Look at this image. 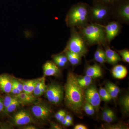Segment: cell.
I'll use <instances>...</instances> for the list:
<instances>
[{
    "label": "cell",
    "instance_id": "277c9868",
    "mask_svg": "<svg viewBox=\"0 0 129 129\" xmlns=\"http://www.w3.org/2000/svg\"><path fill=\"white\" fill-rule=\"evenodd\" d=\"M71 36L67 43L65 50L84 56L88 52L87 44L80 32H77L75 28H72Z\"/></svg>",
    "mask_w": 129,
    "mask_h": 129
},
{
    "label": "cell",
    "instance_id": "f35d334b",
    "mask_svg": "<svg viewBox=\"0 0 129 129\" xmlns=\"http://www.w3.org/2000/svg\"><path fill=\"white\" fill-rule=\"evenodd\" d=\"M74 129H87L88 128L83 124H79L75 125L74 127Z\"/></svg>",
    "mask_w": 129,
    "mask_h": 129
},
{
    "label": "cell",
    "instance_id": "d6986e66",
    "mask_svg": "<svg viewBox=\"0 0 129 129\" xmlns=\"http://www.w3.org/2000/svg\"><path fill=\"white\" fill-rule=\"evenodd\" d=\"M60 85L58 84L53 83L47 86L45 92L48 101L51 103H53L54 97Z\"/></svg>",
    "mask_w": 129,
    "mask_h": 129
},
{
    "label": "cell",
    "instance_id": "7402d4cb",
    "mask_svg": "<svg viewBox=\"0 0 129 129\" xmlns=\"http://www.w3.org/2000/svg\"><path fill=\"white\" fill-rule=\"evenodd\" d=\"M119 103L122 111L125 114H128L129 112V95L128 92L122 96L119 100Z\"/></svg>",
    "mask_w": 129,
    "mask_h": 129
},
{
    "label": "cell",
    "instance_id": "52a82bcc",
    "mask_svg": "<svg viewBox=\"0 0 129 129\" xmlns=\"http://www.w3.org/2000/svg\"><path fill=\"white\" fill-rule=\"evenodd\" d=\"M31 111L35 117L42 120L47 119L52 113L50 107L44 103L34 105L31 108Z\"/></svg>",
    "mask_w": 129,
    "mask_h": 129
},
{
    "label": "cell",
    "instance_id": "ba28073f",
    "mask_svg": "<svg viewBox=\"0 0 129 129\" xmlns=\"http://www.w3.org/2000/svg\"><path fill=\"white\" fill-rule=\"evenodd\" d=\"M100 24L105 30L107 41L109 44L119 34L121 28L120 24L118 22L116 21L110 22L107 25Z\"/></svg>",
    "mask_w": 129,
    "mask_h": 129
},
{
    "label": "cell",
    "instance_id": "9c48e42d",
    "mask_svg": "<svg viewBox=\"0 0 129 129\" xmlns=\"http://www.w3.org/2000/svg\"><path fill=\"white\" fill-rule=\"evenodd\" d=\"M13 121L18 126L26 125L34 122L31 114L25 110H21L16 113L13 116Z\"/></svg>",
    "mask_w": 129,
    "mask_h": 129
},
{
    "label": "cell",
    "instance_id": "ee69618b",
    "mask_svg": "<svg viewBox=\"0 0 129 129\" xmlns=\"http://www.w3.org/2000/svg\"><path fill=\"white\" fill-rule=\"evenodd\" d=\"M52 128L53 129H61V127L58 126L57 124H55L52 123L51 124Z\"/></svg>",
    "mask_w": 129,
    "mask_h": 129
},
{
    "label": "cell",
    "instance_id": "83f0119b",
    "mask_svg": "<svg viewBox=\"0 0 129 129\" xmlns=\"http://www.w3.org/2000/svg\"><path fill=\"white\" fill-rule=\"evenodd\" d=\"M45 77H42L41 79L38 81L33 91V94L35 96H39L42 95L41 93V88L43 83L45 82Z\"/></svg>",
    "mask_w": 129,
    "mask_h": 129
},
{
    "label": "cell",
    "instance_id": "5bb4252c",
    "mask_svg": "<svg viewBox=\"0 0 129 129\" xmlns=\"http://www.w3.org/2000/svg\"><path fill=\"white\" fill-rule=\"evenodd\" d=\"M113 76L118 79L124 78L128 74L127 68L121 64H117L114 66L112 70Z\"/></svg>",
    "mask_w": 129,
    "mask_h": 129
},
{
    "label": "cell",
    "instance_id": "836d02e7",
    "mask_svg": "<svg viewBox=\"0 0 129 129\" xmlns=\"http://www.w3.org/2000/svg\"><path fill=\"white\" fill-rule=\"evenodd\" d=\"M12 83L15 85L21 92H23V86L22 83H20L18 80L15 79H12Z\"/></svg>",
    "mask_w": 129,
    "mask_h": 129
},
{
    "label": "cell",
    "instance_id": "7bdbcfd3",
    "mask_svg": "<svg viewBox=\"0 0 129 129\" xmlns=\"http://www.w3.org/2000/svg\"><path fill=\"white\" fill-rule=\"evenodd\" d=\"M65 119H66L68 120L73 121V118L70 115H68V114H67V115L66 114L65 117Z\"/></svg>",
    "mask_w": 129,
    "mask_h": 129
},
{
    "label": "cell",
    "instance_id": "e0dca14e",
    "mask_svg": "<svg viewBox=\"0 0 129 129\" xmlns=\"http://www.w3.org/2000/svg\"><path fill=\"white\" fill-rule=\"evenodd\" d=\"M64 52L68 61L73 66H76L80 62L82 56L80 55L68 50H64Z\"/></svg>",
    "mask_w": 129,
    "mask_h": 129
},
{
    "label": "cell",
    "instance_id": "74e56055",
    "mask_svg": "<svg viewBox=\"0 0 129 129\" xmlns=\"http://www.w3.org/2000/svg\"><path fill=\"white\" fill-rule=\"evenodd\" d=\"M64 112V111H63V110H60V111L58 112L55 115V117L56 119L58 120L60 118V117H61V115H62V114Z\"/></svg>",
    "mask_w": 129,
    "mask_h": 129
},
{
    "label": "cell",
    "instance_id": "d6a6232c",
    "mask_svg": "<svg viewBox=\"0 0 129 129\" xmlns=\"http://www.w3.org/2000/svg\"><path fill=\"white\" fill-rule=\"evenodd\" d=\"M53 58L60 60V61L66 63H67L68 61L66 55H62V54H58V55H56L53 57Z\"/></svg>",
    "mask_w": 129,
    "mask_h": 129
},
{
    "label": "cell",
    "instance_id": "1f68e13d",
    "mask_svg": "<svg viewBox=\"0 0 129 129\" xmlns=\"http://www.w3.org/2000/svg\"><path fill=\"white\" fill-rule=\"evenodd\" d=\"M14 99V96L13 97L10 95H6L3 99L4 111L8 106L11 104Z\"/></svg>",
    "mask_w": 129,
    "mask_h": 129
},
{
    "label": "cell",
    "instance_id": "ac0fdd59",
    "mask_svg": "<svg viewBox=\"0 0 129 129\" xmlns=\"http://www.w3.org/2000/svg\"><path fill=\"white\" fill-rule=\"evenodd\" d=\"M105 88L111 96L112 99H116L120 92V89L117 86L110 81L106 83Z\"/></svg>",
    "mask_w": 129,
    "mask_h": 129
},
{
    "label": "cell",
    "instance_id": "7a4b0ae2",
    "mask_svg": "<svg viewBox=\"0 0 129 129\" xmlns=\"http://www.w3.org/2000/svg\"><path fill=\"white\" fill-rule=\"evenodd\" d=\"M90 8L86 4L80 3L73 5L68 12L65 21L68 27H83L90 20Z\"/></svg>",
    "mask_w": 129,
    "mask_h": 129
},
{
    "label": "cell",
    "instance_id": "b9f144b4",
    "mask_svg": "<svg viewBox=\"0 0 129 129\" xmlns=\"http://www.w3.org/2000/svg\"><path fill=\"white\" fill-rule=\"evenodd\" d=\"M66 115V113L65 112V111H64V112L62 114V115H61V117H60V118L58 119V121L60 122H61L62 121L63 119L65 118V116Z\"/></svg>",
    "mask_w": 129,
    "mask_h": 129
},
{
    "label": "cell",
    "instance_id": "f1b7e54d",
    "mask_svg": "<svg viewBox=\"0 0 129 129\" xmlns=\"http://www.w3.org/2000/svg\"><path fill=\"white\" fill-rule=\"evenodd\" d=\"M63 92L62 88L61 86H59L55 95L54 97L53 104H57L60 103L63 97Z\"/></svg>",
    "mask_w": 129,
    "mask_h": 129
},
{
    "label": "cell",
    "instance_id": "44dd1931",
    "mask_svg": "<svg viewBox=\"0 0 129 129\" xmlns=\"http://www.w3.org/2000/svg\"><path fill=\"white\" fill-rule=\"evenodd\" d=\"M94 59L97 62L103 64L106 62V58L105 51L101 46H99L94 55Z\"/></svg>",
    "mask_w": 129,
    "mask_h": 129
},
{
    "label": "cell",
    "instance_id": "8992f818",
    "mask_svg": "<svg viewBox=\"0 0 129 129\" xmlns=\"http://www.w3.org/2000/svg\"><path fill=\"white\" fill-rule=\"evenodd\" d=\"M84 94L85 100L93 106L96 111H99L101 100L96 86L91 84L86 88Z\"/></svg>",
    "mask_w": 129,
    "mask_h": 129
},
{
    "label": "cell",
    "instance_id": "e575fe53",
    "mask_svg": "<svg viewBox=\"0 0 129 129\" xmlns=\"http://www.w3.org/2000/svg\"><path fill=\"white\" fill-rule=\"evenodd\" d=\"M97 1H98L99 3L106 5V4H110L113 3L117 1L118 0H97Z\"/></svg>",
    "mask_w": 129,
    "mask_h": 129
},
{
    "label": "cell",
    "instance_id": "4316f807",
    "mask_svg": "<svg viewBox=\"0 0 129 129\" xmlns=\"http://www.w3.org/2000/svg\"><path fill=\"white\" fill-rule=\"evenodd\" d=\"M83 110L89 115H92L94 114L95 109L93 106L87 101L85 100L83 107Z\"/></svg>",
    "mask_w": 129,
    "mask_h": 129
},
{
    "label": "cell",
    "instance_id": "484cf974",
    "mask_svg": "<svg viewBox=\"0 0 129 129\" xmlns=\"http://www.w3.org/2000/svg\"><path fill=\"white\" fill-rule=\"evenodd\" d=\"M101 100L104 102H108L112 100V98L105 88L101 87L98 91Z\"/></svg>",
    "mask_w": 129,
    "mask_h": 129
},
{
    "label": "cell",
    "instance_id": "5b68a950",
    "mask_svg": "<svg viewBox=\"0 0 129 129\" xmlns=\"http://www.w3.org/2000/svg\"><path fill=\"white\" fill-rule=\"evenodd\" d=\"M110 12V8L107 6L98 3L90 8V19L94 23H99L105 21Z\"/></svg>",
    "mask_w": 129,
    "mask_h": 129
},
{
    "label": "cell",
    "instance_id": "d590c367",
    "mask_svg": "<svg viewBox=\"0 0 129 129\" xmlns=\"http://www.w3.org/2000/svg\"><path fill=\"white\" fill-rule=\"evenodd\" d=\"M29 80H27L26 81H23L22 84L23 86V92L27 93L28 88Z\"/></svg>",
    "mask_w": 129,
    "mask_h": 129
},
{
    "label": "cell",
    "instance_id": "ffe728a7",
    "mask_svg": "<svg viewBox=\"0 0 129 129\" xmlns=\"http://www.w3.org/2000/svg\"><path fill=\"white\" fill-rule=\"evenodd\" d=\"M15 96L20 101L22 104L32 103L36 100L35 97L32 94H30L24 92L16 95Z\"/></svg>",
    "mask_w": 129,
    "mask_h": 129
},
{
    "label": "cell",
    "instance_id": "f6af8a7d",
    "mask_svg": "<svg viewBox=\"0 0 129 129\" xmlns=\"http://www.w3.org/2000/svg\"><path fill=\"white\" fill-rule=\"evenodd\" d=\"M73 124V121H69V120H68L67 123H66L65 125L67 126H70L72 125Z\"/></svg>",
    "mask_w": 129,
    "mask_h": 129
},
{
    "label": "cell",
    "instance_id": "ab89813d",
    "mask_svg": "<svg viewBox=\"0 0 129 129\" xmlns=\"http://www.w3.org/2000/svg\"><path fill=\"white\" fill-rule=\"evenodd\" d=\"M4 110L3 106V99L0 96V112H2Z\"/></svg>",
    "mask_w": 129,
    "mask_h": 129
},
{
    "label": "cell",
    "instance_id": "7c38bea8",
    "mask_svg": "<svg viewBox=\"0 0 129 129\" xmlns=\"http://www.w3.org/2000/svg\"><path fill=\"white\" fill-rule=\"evenodd\" d=\"M12 84V79L9 75L5 74L0 75V88L5 93H10Z\"/></svg>",
    "mask_w": 129,
    "mask_h": 129
},
{
    "label": "cell",
    "instance_id": "7dc6e473",
    "mask_svg": "<svg viewBox=\"0 0 129 129\" xmlns=\"http://www.w3.org/2000/svg\"></svg>",
    "mask_w": 129,
    "mask_h": 129
},
{
    "label": "cell",
    "instance_id": "8fae6325",
    "mask_svg": "<svg viewBox=\"0 0 129 129\" xmlns=\"http://www.w3.org/2000/svg\"><path fill=\"white\" fill-rule=\"evenodd\" d=\"M105 52L106 62L111 64H115L122 60V58L118 53L112 50L109 47L106 46Z\"/></svg>",
    "mask_w": 129,
    "mask_h": 129
},
{
    "label": "cell",
    "instance_id": "2e32d148",
    "mask_svg": "<svg viewBox=\"0 0 129 129\" xmlns=\"http://www.w3.org/2000/svg\"><path fill=\"white\" fill-rule=\"evenodd\" d=\"M101 118L102 120L107 123H111L116 120V116L113 110L106 108L102 112Z\"/></svg>",
    "mask_w": 129,
    "mask_h": 129
},
{
    "label": "cell",
    "instance_id": "4dcf8cb0",
    "mask_svg": "<svg viewBox=\"0 0 129 129\" xmlns=\"http://www.w3.org/2000/svg\"><path fill=\"white\" fill-rule=\"evenodd\" d=\"M41 78H40L35 79L29 80L28 88L27 92V93L30 94H32L33 90H34L36 85V84H37L38 81H39L41 79Z\"/></svg>",
    "mask_w": 129,
    "mask_h": 129
},
{
    "label": "cell",
    "instance_id": "f546056e",
    "mask_svg": "<svg viewBox=\"0 0 129 129\" xmlns=\"http://www.w3.org/2000/svg\"><path fill=\"white\" fill-rule=\"evenodd\" d=\"M119 55L121 56L123 61L127 63H129V51L128 49H123L118 51Z\"/></svg>",
    "mask_w": 129,
    "mask_h": 129
},
{
    "label": "cell",
    "instance_id": "3957f363",
    "mask_svg": "<svg viewBox=\"0 0 129 129\" xmlns=\"http://www.w3.org/2000/svg\"><path fill=\"white\" fill-rule=\"evenodd\" d=\"M80 29V33L87 45L107 46L106 32L100 24L93 23L87 24Z\"/></svg>",
    "mask_w": 129,
    "mask_h": 129
},
{
    "label": "cell",
    "instance_id": "9a60e30c",
    "mask_svg": "<svg viewBox=\"0 0 129 129\" xmlns=\"http://www.w3.org/2000/svg\"><path fill=\"white\" fill-rule=\"evenodd\" d=\"M85 73L86 75L92 78H99L102 76L101 68L96 63L87 67L86 69Z\"/></svg>",
    "mask_w": 129,
    "mask_h": 129
},
{
    "label": "cell",
    "instance_id": "d4e9b609",
    "mask_svg": "<svg viewBox=\"0 0 129 129\" xmlns=\"http://www.w3.org/2000/svg\"><path fill=\"white\" fill-rule=\"evenodd\" d=\"M102 128L105 129H127L128 126L124 124L117 123L112 124L110 123H107L102 125Z\"/></svg>",
    "mask_w": 129,
    "mask_h": 129
},
{
    "label": "cell",
    "instance_id": "8d00e7d4",
    "mask_svg": "<svg viewBox=\"0 0 129 129\" xmlns=\"http://www.w3.org/2000/svg\"><path fill=\"white\" fill-rule=\"evenodd\" d=\"M53 61H54L55 63L56 64L57 66H59L60 67H63L66 66L67 63H65L63 62L60 61V60H57V59L53 58Z\"/></svg>",
    "mask_w": 129,
    "mask_h": 129
},
{
    "label": "cell",
    "instance_id": "cb8c5ba5",
    "mask_svg": "<svg viewBox=\"0 0 129 129\" xmlns=\"http://www.w3.org/2000/svg\"><path fill=\"white\" fill-rule=\"evenodd\" d=\"M22 104L20 101L16 96H14V99L11 104L4 110L5 112L11 113L14 112L18 107Z\"/></svg>",
    "mask_w": 129,
    "mask_h": 129
},
{
    "label": "cell",
    "instance_id": "603a6c76",
    "mask_svg": "<svg viewBox=\"0 0 129 129\" xmlns=\"http://www.w3.org/2000/svg\"><path fill=\"white\" fill-rule=\"evenodd\" d=\"M76 78L79 84L83 89L87 88L92 84V78L86 75L79 77L76 76Z\"/></svg>",
    "mask_w": 129,
    "mask_h": 129
},
{
    "label": "cell",
    "instance_id": "6da1fadb",
    "mask_svg": "<svg viewBox=\"0 0 129 129\" xmlns=\"http://www.w3.org/2000/svg\"><path fill=\"white\" fill-rule=\"evenodd\" d=\"M64 90V102L67 107L77 115L82 114L85 100L84 91L73 72H70L68 74Z\"/></svg>",
    "mask_w": 129,
    "mask_h": 129
},
{
    "label": "cell",
    "instance_id": "bcb514c9",
    "mask_svg": "<svg viewBox=\"0 0 129 129\" xmlns=\"http://www.w3.org/2000/svg\"><path fill=\"white\" fill-rule=\"evenodd\" d=\"M67 121H68V120H67L66 119L64 118V119L61 122V123L63 125H65L66 123H67Z\"/></svg>",
    "mask_w": 129,
    "mask_h": 129
},
{
    "label": "cell",
    "instance_id": "60d3db41",
    "mask_svg": "<svg viewBox=\"0 0 129 129\" xmlns=\"http://www.w3.org/2000/svg\"><path fill=\"white\" fill-rule=\"evenodd\" d=\"M22 129H37L36 127H35L33 125H27L26 126H24L23 127V128H22Z\"/></svg>",
    "mask_w": 129,
    "mask_h": 129
},
{
    "label": "cell",
    "instance_id": "4fadbf2b",
    "mask_svg": "<svg viewBox=\"0 0 129 129\" xmlns=\"http://www.w3.org/2000/svg\"><path fill=\"white\" fill-rule=\"evenodd\" d=\"M43 69L44 75L45 76H55L59 72L57 65L52 62H47L44 64Z\"/></svg>",
    "mask_w": 129,
    "mask_h": 129
},
{
    "label": "cell",
    "instance_id": "30bf717a",
    "mask_svg": "<svg viewBox=\"0 0 129 129\" xmlns=\"http://www.w3.org/2000/svg\"><path fill=\"white\" fill-rule=\"evenodd\" d=\"M117 15L119 18L125 22H129V3L127 1L124 3L118 8L117 10Z\"/></svg>",
    "mask_w": 129,
    "mask_h": 129
}]
</instances>
